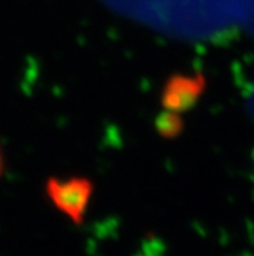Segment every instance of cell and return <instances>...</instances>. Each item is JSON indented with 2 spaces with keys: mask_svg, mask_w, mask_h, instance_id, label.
<instances>
[{
  "mask_svg": "<svg viewBox=\"0 0 254 256\" xmlns=\"http://www.w3.org/2000/svg\"><path fill=\"white\" fill-rule=\"evenodd\" d=\"M2 166H3V156H2V149H0V174H2Z\"/></svg>",
  "mask_w": 254,
  "mask_h": 256,
  "instance_id": "1",
  "label": "cell"
}]
</instances>
